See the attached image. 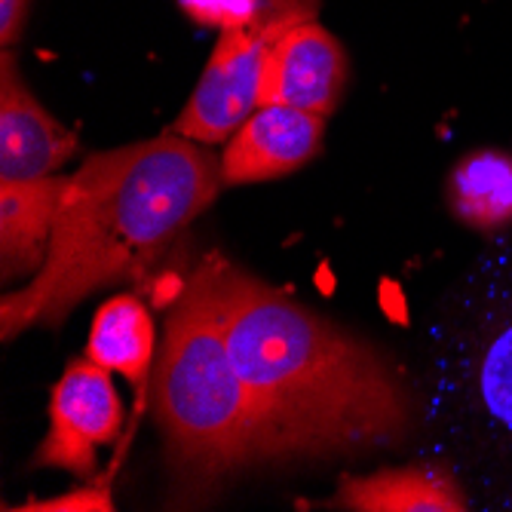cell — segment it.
I'll return each instance as SVG.
<instances>
[{"label":"cell","mask_w":512,"mask_h":512,"mask_svg":"<svg viewBox=\"0 0 512 512\" xmlns=\"http://www.w3.org/2000/svg\"><path fill=\"white\" fill-rule=\"evenodd\" d=\"M448 206L457 221L497 237L512 227V154L482 148L448 175Z\"/></svg>","instance_id":"13"},{"label":"cell","mask_w":512,"mask_h":512,"mask_svg":"<svg viewBox=\"0 0 512 512\" xmlns=\"http://www.w3.org/2000/svg\"><path fill=\"white\" fill-rule=\"evenodd\" d=\"M86 356L123 375L135 396L142 399L154 362V322L148 304L135 295H117L105 301L89 325Z\"/></svg>","instance_id":"12"},{"label":"cell","mask_w":512,"mask_h":512,"mask_svg":"<svg viewBox=\"0 0 512 512\" xmlns=\"http://www.w3.org/2000/svg\"><path fill=\"white\" fill-rule=\"evenodd\" d=\"M22 512H111L114 500L108 488H77L71 494H59L50 500H28L25 506H16Z\"/></svg>","instance_id":"15"},{"label":"cell","mask_w":512,"mask_h":512,"mask_svg":"<svg viewBox=\"0 0 512 512\" xmlns=\"http://www.w3.org/2000/svg\"><path fill=\"white\" fill-rule=\"evenodd\" d=\"M28 7L31 0H0V40L4 46H13L22 37Z\"/></svg>","instance_id":"16"},{"label":"cell","mask_w":512,"mask_h":512,"mask_svg":"<svg viewBox=\"0 0 512 512\" xmlns=\"http://www.w3.org/2000/svg\"><path fill=\"white\" fill-rule=\"evenodd\" d=\"M322 132V114L289 105H261L227 138L221 178L224 184H255L298 172L319 154Z\"/></svg>","instance_id":"8"},{"label":"cell","mask_w":512,"mask_h":512,"mask_svg":"<svg viewBox=\"0 0 512 512\" xmlns=\"http://www.w3.org/2000/svg\"><path fill=\"white\" fill-rule=\"evenodd\" d=\"M316 16V0H267L261 16L221 31L197 92L175 120V132L194 142H227L255 111L270 46L289 28Z\"/></svg>","instance_id":"5"},{"label":"cell","mask_w":512,"mask_h":512,"mask_svg":"<svg viewBox=\"0 0 512 512\" xmlns=\"http://www.w3.org/2000/svg\"><path fill=\"white\" fill-rule=\"evenodd\" d=\"M335 506L356 512H463L473 506V500L448 467L427 460L414 467L347 479Z\"/></svg>","instance_id":"11"},{"label":"cell","mask_w":512,"mask_h":512,"mask_svg":"<svg viewBox=\"0 0 512 512\" xmlns=\"http://www.w3.org/2000/svg\"><path fill=\"white\" fill-rule=\"evenodd\" d=\"M347 80V56L335 34L316 19L289 28L270 46L261 80V105H289L329 117Z\"/></svg>","instance_id":"7"},{"label":"cell","mask_w":512,"mask_h":512,"mask_svg":"<svg viewBox=\"0 0 512 512\" xmlns=\"http://www.w3.org/2000/svg\"><path fill=\"white\" fill-rule=\"evenodd\" d=\"M417 417L427 460L448 467L473 506L512 509V227L433 307Z\"/></svg>","instance_id":"3"},{"label":"cell","mask_w":512,"mask_h":512,"mask_svg":"<svg viewBox=\"0 0 512 512\" xmlns=\"http://www.w3.org/2000/svg\"><path fill=\"white\" fill-rule=\"evenodd\" d=\"M224 307L258 463L387 448L411 433L417 396L368 341L234 264L224 267Z\"/></svg>","instance_id":"1"},{"label":"cell","mask_w":512,"mask_h":512,"mask_svg":"<svg viewBox=\"0 0 512 512\" xmlns=\"http://www.w3.org/2000/svg\"><path fill=\"white\" fill-rule=\"evenodd\" d=\"M65 188L68 175L0 181V273L7 283L43 267Z\"/></svg>","instance_id":"10"},{"label":"cell","mask_w":512,"mask_h":512,"mask_svg":"<svg viewBox=\"0 0 512 512\" xmlns=\"http://www.w3.org/2000/svg\"><path fill=\"white\" fill-rule=\"evenodd\" d=\"M123 430V402L111 384V371L89 356L71 362L53 387L50 433L40 442L37 467H59L80 479L96 473L99 448Z\"/></svg>","instance_id":"6"},{"label":"cell","mask_w":512,"mask_h":512,"mask_svg":"<svg viewBox=\"0 0 512 512\" xmlns=\"http://www.w3.org/2000/svg\"><path fill=\"white\" fill-rule=\"evenodd\" d=\"M77 135L46 111L22 80L16 59H0V181H31L62 169Z\"/></svg>","instance_id":"9"},{"label":"cell","mask_w":512,"mask_h":512,"mask_svg":"<svg viewBox=\"0 0 512 512\" xmlns=\"http://www.w3.org/2000/svg\"><path fill=\"white\" fill-rule=\"evenodd\" d=\"M221 163L175 129L92 154L62 194L50 255L0 301V335L59 325L92 292L148 286L166 249L221 194Z\"/></svg>","instance_id":"2"},{"label":"cell","mask_w":512,"mask_h":512,"mask_svg":"<svg viewBox=\"0 0 512 512\" xmlns=\"http://www.w3.org/2000/svg\"><path fill=\"white\" fill-rule=\"evenodd\" d=\"M181 10L206 28H243L261 16L267 0H178Z\"/></svg>","instance_id":"14"},{"label":"cell","mask_w":512,"mask_h":512,"mask_svg":"<svg viewBox=\"0 0 512 512\" xmlns=\"http://www.w3.org/2000/svg\"><path fill=\"white\" fill-rule=\"evenodd\" d=\"M224 267L221 255H209L181 286L154 381L169 463L191 488L258 463L252 396L227 341Z\"/></svg>","instance_id":"4"}]
</instances>
